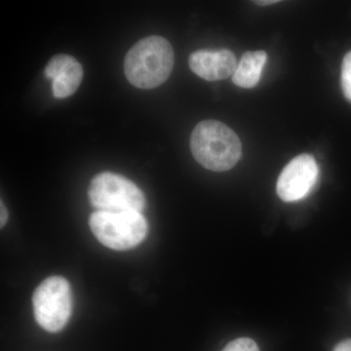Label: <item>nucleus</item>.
Segmentation results:
<instances>
[{
    "label": "nucleus",
    "instance_id": "1",
    "mask_svg": "<svg viewBox=\"0 0 351 351\" xmlns=\"http://www.w3.org/2000/svg\"><path fill=\"white\" fill-rule=\"evenodd\" d=\"M174 63V50L169 41L161 36H147L127 53L124 73L133 86L152 89L169 78Z\"/></svg>",
    "mask_w": 351,
    "mask_h": 351
},
{
    "label": "nucleus",
    "instance_id": "2",
    "mask_svg": "<svg viewBox=\"0 0 351 351\" xmlns=\"http://www.w3.org/2000/svg\"><path fill=\"white\" fill-rule=\"evenodd\" d=\"M191 149L200 165L214 172L232 169L242 154L239 136L217 120H204L195 126L191 134Z\"/></svg>",
    "mask_w": 351,
    "mask_h": 351
},
{
    "label": "nucleus",
    "instance_id": "3",
    "mask_svg": "<svg viewBox=\"0 0 351 351\" xmlns=\"http://www.w3.org/2000/svg\"><path fill=\"white\" fill-rule=\"evenodd\" d=\"M89 226L101 244L117 251L135 248L149 230L147 219L137 211H96L90 216Z\"/></svg>",
    "mask_w": 351,
    "mask_h": 351
},
{
    "label": "nucleus",
    "instance_id": "4",
    "mask_svg": "<svg viewBox=\"0 0 351 351\" xmlns=\"http://www.w3.org/2000/svg\"><path fill=\"white\" fill-rule=\"evenodd\" d=\"M90 203L97 211H137L145 208V196L140 189L123 176L103 172L90 184Z\"/></svg>",
    "mask_w": 351,
    "mask_h": 351
},
{
    "label": "nucleus",
    "instance_id": "5",
    "mask_svg": "<svg viewBox=\"0 0 351 351\" xmlns=\"http://www.w3.org/2000/svg\"><path fill=\"white\" fill-rule=\"evenodd\" d=\"M32 304L39 326L50 332L61 331L73 313L69 281L62 276L48 277L34 291Z\"/></svg>",
    "mask_w": 351,
    "mask_h": 351
},
{
    "label": "nucleus",
    "instance_id": "6",
    "mask_svg": "<svg viewBox=\"0 0 351 351\" xmlns=\"http://www.w3.org/2000/svg\"><path fill=\"white\" fill-rule=\"evenodd\" d=\"M319 176V168L311 154L295 157L277 180V195L285 202H297L311 193Z\"/></svg>",
    "mask_w": 351,
    "mask_h": 351
},
{
    "label": "nucleus",
    "instance_id": "7",
    "mask_svg": "<svg viewBox=\"0 0 351 351\" xmlns=\"http://www.w3.org/2000/svg\"><path fill=\"white\" fill-rule=\"evenodd\" d=\"M189 68L207 82H218L234 75L237 60L228 49L198 50L189 56Z\"/></svg>",
    "mask_w": 351,
    "mask_h": 351
},
{
    "label": "nucleus",
    "instance_id": "8",
    "mask_svg": "<svg viewBox=\"0 0 351 351\" xmlns=\"http://www.w3.org/2000/svg\"><path fill=\"white\" fill-rule=\"evenodd\" d=\"M44 75L52 80V92L55 98L64 99L75 94L82 84L83 69L75 58L60 54L48 62Z\"/></svg>",
    "mask_w": 351,
    "mask_h": 351
},
{
    "label": "nucleus",
    "instance_id": "9",
    "mask_svg": "<svg viewBox=\"0 0 351 351\" xmlns=\"http://www.w3.org/2000/svg\"><path fill=\"white\" fill-rule=\"evenodd\" d=\"M267 59V55L265 51L245 53L232 75V82L237 86L245 89L257 86L262 77Z\"/></svg>",
    "mask_w": 351,
    "mask_h": 351
},
{
    "label": "nucleus",
    "instance_id": "10",
    "mask_svg": "<svg viewBox=\"0 0 351 351\" xmlns=\"http://www.w3.org/2000/svg\"><path fill=\"white\" fill-rule=\"evenodd\" d=\"M341 89L348 101H351V51L343 58L341 64Z\"/></svg>",
    "mask_w": 351,
    "mask_h": 351
},
{
    "label": "nucleus",
    "instance_id": "11",
    "mask_svg": "<svg viewBox=\"0 0 351 351\" xmlns=\"http://www.w3.org/2000/svg\"><path fill=\"white\" fill-rule=\"evenodd\" d=\"M221 351H260V348L253 339L239 338L228 343Z\"/></svg>",
    "mask_w": 351,
    "mask_h": 351
},
{
    "label": "nucleus",
    "instance_id": "12",
    "mask_svg": "<svg viewBox=\"0 0 351 351\" xmlns=\"http://www.w3.org/2000/svg\"><path fill=\"white\" fill-rule=\"evenodd\" d=\"M334 351H351V339L339 343L335 346Z\"/></svg>",
    "mask_w": 351,
    "mask_h": 351
},
{
    "label": "nucleus",
    "instance_id": "13",
    "mask_svg": "<svg viewBox=\"0 0 351 351\" xmlns=\"http://www.w3.org/2000/svg\"><path fill=\"white\" fill-rule=\"evenodd\" d=\"M0 211H1V216H0V226L3 228L6 225L7 219H8V211H7L5 205H4L3 201L0 202Z\"/></svg>",
    "mask_w": 351,
    "mask_h": 351
},
{
    "label": "nucleus",
    "instance_id": "14",
    "mask_svg": "<svg viewBox=\"0 0 351 351\" xmlns=\"http://www.w3.org/2000/svg\"><path fill=\"white\" fill-rule=\"evenodd\" d=\"M279 1H277V0H267V1H265V0H262V1H255L256 4H258V5H271V4H276L278 3Z\"/></svg>",
    "mask_w": 351,
    "mask_h": 351
}]
</instances>
